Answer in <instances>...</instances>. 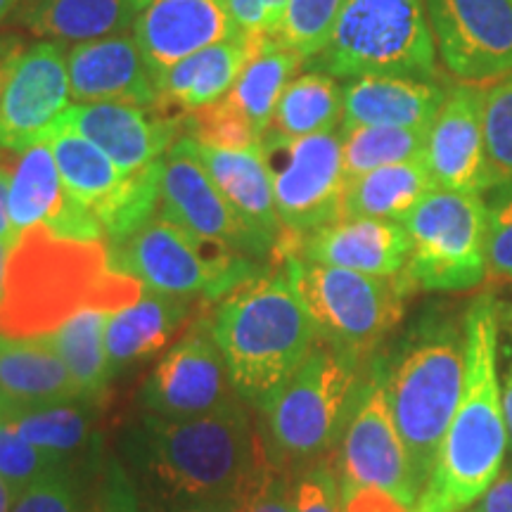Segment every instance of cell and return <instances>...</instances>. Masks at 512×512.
I'll list each match as a JSON object with an SVG mask.
<instances>
[{
    "mask_svg": "<svg viewBox=\"0 0 512 512\" xmlns=\"http://www.w3.org/2000/svg\"><path fill=\"white\" fill-rule=\"evenodd\" d=\"M204 299L176 297L145 290L136 304L107 316L105 354L110 375L136 366L143 358L157 354L178 332L188 330L197 313L204 309Z\"/></svg>",
    "mask_w": 512,
    "mask_h": 512,
    "instance_id": "cell-24",
    "label": "cell"
},
{
    "mask_svg": "<svg viewBox=\"0 0 512 512\" xmlns=\"http://www.w3.org/2000/svg\"><path fill=\"white\" fill-rule=\"evenodd\" d=\"M472 512H512V470H503Z\"/></svg>",
    "mask_w": 512,
    "mask_h": 512,
    "instance_id": "cell-46",
    "label": "cell"
},
{
    "mask_svg": "<svg viewBox=\"0 0 512 512\" xmlns=\"http://www.w3.org/2000/svg\"><path fill=\"white\" fill-rule=\"evenodd\" d=\"M501 328L508 332L510 339H512V299H510V302L501 304Z\"/></svg>",
    "mask_w": 512,
    "mask_h": 512,
    "instance_id": "cell-54",
    "label": "cell"
},
{
    "mask_svg": "<svg viewBox=\"0 0 512 512\" xmlns=\"http://www.w3.org/2000/svg\"><path fill=\"white\" fill-rule=\"evenodd\" d=\"M332 458L342 491L375 486L418 508L420 494L389 406L382 351L370 356L363 366L349 420Z\"/></svg>",
    "mask_w": 512,
    "mask_h": 512,
    "instance_id": "cell-12",
    "label": "cell"
},
{
    "mask_svg": "<svg viewBox=\"0 0 512 512\" xmlns=\"http://www.w3.org/2000/svg\"><path fill=\"white\" fill-rule=\"evenodd\" d=\"M67 69L76 102L157 105V74L147 64L136 36L119 34L76 43L67 53Z\"/></svg>",
    "mask_w": 512,
    "mask_h": 512,
    "instance_id": "cell-21",
    "label": "cell"
},
{
    "mask_svg": "<svg viewBox=\"0 0 512 512\" xmlns=\"http://www.w3.org/2000/svg\"><path fill=\"white\" fill-rule=\"evenodd\" d=\"M10 252H12V245H8V242H0V299H3V292H5V273H8Z\"/></svg>",
    "mask_w": 512,
    "mask_h": 512,
    "instance_id": "cell-53",
    "label": "cell"
},
{
    "mask_svg": "<svg viewBox=\"0 0 512 512\" xmlns=\"http://www.w3.org/2000/svg\"><path fill=\"white\" fill-rule=\"evenodd\" d=\"M311 72L358 76L437 74V48L425 0H347L328 46L306 60Z\"/></svg>",
    "mask_w": 512,
    "mask_h": 512,
    "instance_id": "cell-7",
    "label": "cell"
},
{
    "mask_svg": "<svg viewBox=\"0 0 512 512\" xmlns=\"http://www.w3.org/2000/svg\"><path fill=\"white\" fill-rule=\"evenodd\" d=\"M446 69L463 83L512 74V0H425Z\"/></svg>",
    "mask_w": 512,
    "mask_h": 512,
    "instance_id": "cell-15",
    "label": "cell"
},
{
    "mask_svg": "<svg viewBox=\"0 0 512 512\" xmlns=\"http://www.w3.org/2000/svg\"><path fill=\"white\" fill-rule=\"evenodd\" d=\"M261 155L271 176L275 209L283 226L278 245L304 238L342 219L347 190L342 131L287 138L268 128L261 138Z\"/></svg>",
    "mask_w": 512,
    "mask_h": 512,
    "instance_id": "cell-11",
    "label": "cell"
},
{
    "mask_svg": "<svg viewBox=\"0 0 512 512\" xmlns=\"http://www.w3.org/2000/svg\"><path fill=\"white\" fill-rule=\"evenodd\" d=\"M60 472L76 470L64 465L60 458L53 456V453L31 446L29 441H24L0 420V477L15 489L17 496L24 494L31 484L41 482V479L46 477L60 475Z\"/></svg>",
    "mask_w": 512,
    "mask_h": 512,
    "instance_id": "cell-38",
    "label": "cell"
},
{
    "mask_svg": "<svg viewBox=\"0 0 512 512\" xmlns=\"http://www.w3.org/2000/svg\"><path fill=\"white\" fill-rule=\"evenodd\" d=\"M159 214L197 238L238 249L256 261L273 256V247L240 219L211 181L200 157V145L188 133L164 155Z\"/></svg>",
    "mask_w": 512,
    "mask_h": 512,
    "instance_id": "cell-14",
    "label": "cell"
},
{
    "mask_svg": "<svg viewBox=\"0 0 512 512\" xmlns=\"http://www.w3.org/2000/svg\"><path fill=\"white\" fill-rule=\"evenodd\" d=\"M261 448L254 411L240 396L200 418L143 413L121 437L147 505L240 501Z\"/></svg>",
    "mask_w": 512,
    "mask_h": 512,
    "instance_id": "cell-1",
    "label": "cell"
},
{
    "mask_svg": "<svg viewBox=\"0 0 512 512\" xmlns=\"http://www.w3.org/2000/svg\"><path fill=\"white\" fill-rule=\"evenodd\" d=\"M98 399H76L53 406L0 411V420L31 446L53 453L64 465L86 477H98L107 463L102 439L95 432Z\"/></svg>",
    "mask_w": 512,
    "mask_h": 512,
    "instance_id": "cell-23",
    "label": "cell"
},
{
    "mask_svg": "<svg viewBox=\"0 0 512 512\" xmlns=\"http://www.w3.org/2000/svg\"><path fill=\"white\" fill-rule=\"evenodd\" d=\"M143 512H240L238 501H209V503H176V505H147L140 503Z\"/></svg>",
    "mask_w": 512,
    "mask_h": 512,
    "instance_id": "cell-48",
    "label": "cell"
},
{
    "mask_svg": "<svg viewBox=\"0 0 512 512\" xmlns=\"http://www.w3.org/2000/svg\"><path fill=\"white\" fill-rule=\"evenodd\" d=\"M43 143L53 150L64 192L93 216L117 195L128 178L98 145L60 121L46 133Z\"/></svg>",
    "mask_w": 512,
    "mask_h": 512,
    "instance_id": "cell-30",
    "label": "cell"
},
{
    "mask_svg": "<svg viewBox=\"0 0 512 512\" xmlns=\"http://www.w3.org/2000/svg\"><path fill=\"white\" fill-rule=\"evenodd\" d=\"M287 254L313 264L396 278L403 275L411 259V238L399 221L342 216L316 233L278 245L273 259Z\"/></svg>",
    "mask_w": 512,
    "mask_h": 512,
    "instance_id": "cell-19",
    "label": "cell"
},
{
    "mask_svg": "<svg viewBox=\"0 0 512 512\" xmlns=\"http://www.w3.org/2000/svg\"><path fill=\"white\" fill-rule=\"evenodd\" d=\"M200 157L207 166L211 181L221 190L230 207L238 211L240 219L261 240L273 247L275 254L283 226H280L278 209H275L273 185L264 155H261V143L238 147V150L200 145Z\"/></svg>",
    "mask_w": 512,
    "mask_h": 512,
    "instance_id": "cell-27",
    "label": "cell"
},
{
    "mask_svg": "<svg viewBox=\"0 0 512 512\" xmlns=\"http://www.w3.org/2000/svg\"><path fill=\"white\" fill-rule=\"evenodd\" d=\"M366 361L316 339L309 356L256 420L271 463L290 475L335 456Z\"/></svg>",
    "mask_w": 512,
    "mask_h": 512,
    "instance_id": "cell-6",
    "label": "cell"
},
{
    "mask_svg": "<svg viewBox=\"0 0 512 512\" xmlns=\"http://www.w3.org/2000/svg\"><path fill=\"white\" fill-rule=\"evenodd\" d=\"M273 261L285 266L318 337L361 361L375 356L384 339L399 328L408 297L415 292L406 275L377 278L292 254Z\"/></svg>",
    "mask_w": 512,
    "mask_h": 512,
    "instance_id": "cell-8",
    "label": "cell"
},
{
    "mask_svg": "<svg viewBox=\"0 0 512 512\" xmlns=\"http://www.w3.org/2000/svg\"><path fill=\"white\" fill-rule=\"evenodd\" d=\"M107 249L114 271L136 278L145 290L211 304L261 271L252 256L197 238L159 211L143 228Z\"/></svg>",
    "mask_w": 512,
    "mask_h": 512,
    "instance_id": "cell-9",
    "label": "cell"
},
{
    "mask_svg": "<svg viewBox=\"0 0 512 512\" xmlns=\"http://www.w3.org/2000/svg\"><path fill=\"white\" fill-rule=\"evenodd\" d=\"M287 477L294 512H344L342 486L332 456L299 467Z\"/></svg>",
    "mask_w": 512,
    "mask_h": 512,
    "instance_id": "cell-40",
    "label": "cell"
},
{
    "mask_svg": "<svg viewBox=\"0 0 512 512\" xmlns=\"http://www.w3.org/2000/svg\"><path fill=\"white\" fill-rule=\"evenodd\" d=\"M233 396L226 358L211 330V302L152 370L138 401L145 413L169 420L200 418Z\"/></svg>",
    "mask_w": 512,
    "mask_h": 512,
    "instance_id": "cell-13",
    "label": "cell"
},
{
    "mask_svg": "<svg viewBox=\"0 0 512 512\" xmlns=\"http://www.w3.org/2000/svg\"><path fill=\"white\" fill-rule=\"evenodd\" d=\"M211 330L226 358L233 392L254 413L271 406L318 339L280 261L214 302Z\"/></svg>",
    "mask_w": 512,
    "mask_h": 512,
    "instance_id": "cell-4",
    "label": "cell"
},
{
    "mask_svg": "<svg viewBox=\"0 0 512 512\" xmlns=\"http://www.w3.org/2000/svg\"><path fill=\"white\" fill-rule=\"evenodd\" d=\"M427 133L422 128L399 126H354L342 128L344 174L349 178L389 164L411 162L425 157Z\"/></svg>",
    "mask_w": 512,
    "mask_h": 512,
    "instance_id": "cell-35",
    "label": "cell"
},
{
    "mask_svg": "<svg viewBox=\"0 0 512 512\" xmlns=\"http://www.w3.org/2000/svg\"><path fill=\"white\" fill-rule=\"evenodd\" d=\"M268 36H235L176 62L157 76L159 110L174 117L226 98Z\"/></svg>",
    "mask_w": 512,
    "mask_h": 512,
    "instance_id": "cell-22",
    "label": "cell"
},
{
    "mask_svg": "<svg viewBox=\"0 0 512 512\" xmlns=\"http://www.w3.org/2000/svg\"><path fill=\"white\" fill-rule=\"evenodd\" d=\"M83 396L46 337L0 335V411L53 406Z\"/></svg>",
    "mask_w": 512,
    "mask_h": 512,
    "instance_id": "cell-26",
    "label": "cell"
},
{
    "mask_svg": "<svg viewBox=\"0 0 512 512\" xmlns=\"http://www.w3.org/2000/svg\"><path fill=\"white\" fill-rule=\"evenodd\" d=\"M86 512H143L136 482L117 458H107L93 484V498Z\"/></svg>",
    "mask_w": 512,
    "mask_h": 512,
    "instance_id": "cell-44",
    "label": "cell"
},
{
    "mask_svg": "<svg viewBox=\"0 0 512 512\" xmlns=\"http://www.w3.org/2000/svg\"><path fill=\"white\" fill-rule=\"evenodd\" d=\"M67 204L69 195L64 192L48 143H36L22 152H12L8 211L17 238L34 226H53Z\"/></svg>",
    "mask_w": 512,
    "mask_h": 512,
    "instance_id": "cell-29",
    "label": "cell"
},
{
    "mask_svg": "<svg viewBox=\"0 0 512 512\" xmlns=\"http://www.w3.org/2000/svg\"><path fill=\"white\" fill-rule=\"evenodd\" d=\"M240 512H294L290 496V477L278 470L261 448L259 463L240 494Z\"/></svg>",
    "mask_w": 512,
    "mask_h": 512,
    "instance_id": "cell-43",
    "label": "cell"
},
{
    "mask_svg": "<svg viewBox=\"0 0 512 512\" xmlns=\"http://www.w3.org/2000/svg\"><path fill=\"white\" fill-rule=\"evenodd\" d=\"M342 128L399 126L430 131L446 91L413 76H358L342 88Z\"/></svg>",
    "mask_w": 512,
    "mask_h": 512,
    "instance_id": "cell-25",
    "label": "cell"
},
{
    "mask_svg": "<svg viewBox=\"0 0 512 512\" xmlns=\"http://www.w3.org/2000/svg\"><path fill=\"white\" fill-rule=\"evenodd\" d=\"M164 157L147 164L145 169L133 171L121 185L117 195L102 207L98 221L105 233L107 245L126 240L159 211V192H162Z\"/></svg>",
    "mask_w": 512,
    "mask_h": 512,
    "instance_id": "cell-36",
    "label": "cell"
},
{
    "mask_svg": "<svg viewBox=\"0 0 512 512\" xmlns=\"http://www.w3.org/2000/svg\"><path fill=\"white\" fill-rule=\"evenodd\" d=\"M95 479L83 477L79 472L46 477L19 494L12 512H86L88 505H83V496L93 489Z\"/></svg>",
    "mask_w": 512,
    "mask_h": 512,
    "instance_id": "cell-42",
    "label": "cell"
},
{
    "mask_svg": "<svg viewBox=\"0 0 512 512\" xmlns=\"http://www.w3.org/2000/svg\"><path fill=\"white\" fill-rule=\"evenodd\" d=\"M24 50V43L19 41L15 36H0V95H3L5 83H8L10 69L15 60L19 57V53Z\"/></svg>",
    "mask_w": 512,
    "mask_h": 512,
    "instance_id": "cell-49",
    "label": "cell"
},
{
    "mask_svg": "<svg viewBox=\"0 0 512 512\" xmlns=\"http://www.w3.org/2000/svg\"><path fill=\"white\" fill-rule=\"evenodd\" d=\"M107 316L110 313L98 309L81 311L50 335H43L50 342V347L60 354L83 396L98 401L112 380L105 354Z\"/></svg>",
    "mask_w": 512,
    "mask_h": 512,
    "instance_id": "cell-34",
    "label": "cell"
},
{
    "mask_svg": "<svg viewBox=\"0 0 512 512\" xmlns=\"http://www.w3.org/2000/svg\"><path fill=\"white\" fill-rule=\"evenodd\" d=\"M17 3L19 0H0V22H3V19L8 17L12 10H15Z\"/></svg>",
    "mask_w": 512,
    "mask_h": 512,
    "instance_id": "cell-55",
    "label": "cell"
},
{
    "mask_svg": "<svg viewBox=\"0 0 512 512\" xmlns=\"http://www.w3.org/2000/svg\"><path fill=\"white\" fill-rule=\"evenodd\" d=\"M387 396L422 496L456 415L465 377L463 316L434 309L382 354Z\"/></svg>",
    "mask_w": 512,
    "mask_h": 512,
    "instance_id": "cell-5",
    "label": "cell"
},
{
    "mask_svg": "<svg viewBox=\"0 0 512 512\" xmlns=\"http://www.w3.org/2000/svg\"><path fill=\"white\" fill-rule=\"evenodd\" d=\"M434 188L437 185L432 181L425 157L382 166L363 176L349 178L342 216L401 221Z\"/></svg>",
    "mask_w": 512,
    "mask_h": 512,
    "instance_id": "cell-32",
    "label": "cell"
},
{
    "mask_svg": "<svg viewBox=\"0 0 512 512\" xmlns=\"http://www.w3.org/2000/svg\"><path fill=\"white\" fill-rule=\"evenodd\" d=\"M463 330V394L448 425L430 482L418 501L420 512H463L470 508L496 482L508 456L496 356L501 302L494 294L484 292L467 304Z\"/></svg>",
    "mask_w": 512,
    "mask_h": 512,
    "instance_id": "cell-2",
    "label": "cell"
},
{
    "mask_svg": "<svg viewBox=\"0 0 512 512\" xmlns=\"http://www.w3.org/2000/svg\"><path fill=\"white\" fill-rule=\"evenodd\" d=\"M133 36L159 76L185 57L242 34L228 0H152L138 12Z\"/></svg>",
    "mask_w": 512,
    "mask_h": 512,
    "instance_id": "cell-20",
    "label": "cell"
},
{
    "mask_svg": "<svg viewBox=\"0 0 512 512\" xmlns=\"http://www.w3.org/2000/svg\"><path fill=\"white\" fill-rule=\"evenodd\" d=\"M501 396H503L505 430H508V444H510V453H512V358H508V366H505V370H503Z\"/></svg>",
    "mask_w": 512,
    "mask_h": 512,
    "instance_id": "cell-50",
    "label": "cell"
},
{
    "mask_svg": "<svg viewBox=\"0 0 512 512\" xmlns=\"http://www.w3.org/2000/svg\"><path fill=\"white\" fill-rule=\"evenodd\" d=\"M145 287L110 266L107 242L57 238L46 226L19 235L0 299V335L43 337L81 311L117 313Z\"/></svg>",
    "mask_w": 512,
    "mask_h": 512,
    "instance_id": "cell-3",
    "label": "cell"
},
{
    "mask_svg": "<svg viewBox=\"0 0 512 512\" xmlns=\"http://www.w3.org/2000/svg\"><path fill=\"white\" fill-rule=\"evenodd\" d=\"M60 124L74 128L98 145L124 174H133L171 150L181 138L185 117L166 114L159 107L76 102L67 107Z\"/></svg>",
    "mask_w": 512,
    "mask_h": 512,
    "instance_id": "cell-18",
    "label": "cell"
},
{
    "mask_svg": "<svg viewBox=\"0 0 512 512\" xmlns=\"http://www.w3.org/2000/svg\"><path fill=\"white\" fill-rule=\"evenodd\" d=\"M486 202V273L512 283V183L491 188Z\"/></svg>",
    "mask_w": 512,
    "mask_h": 512,
    "instance_id": "cell-41",
    "label": "cell"
},
{
    "mask_svg": "<svg viewBox=\"0 0 512 512\" xmlns=\"http://www.w3.org/2000/svg\"><path fill=\"white\" fill-rule=\"evenodd\" d=\"M17 494H15V489H12V486L5 482L3 477H0V512H12V508H15V503H17Z\"/></svg>",
    "mask_w": 512,
    "mask_h": 512,
    "instance_id": "cell-52",
    "label": "cell"
},
{
    "mask_svg": "<svg viewBox=\"0 0 512 512\" xmlns=\"http://www.w3.org/2000/svg\"><path fill=\"white\" fill-rule=\"evenodd\" d=\"M10 150L0 147V242L17 245V233L12 230L10 211H8V188H10Z\"/></svg>",
    "mask_w": 512,
    "mask_h": 512,
    "instance_id": "cell-47",
    "label": "cell"
},
{
    "mask_svg": "<svg viewBox=\"0 0 512 512\" xmlns=\"http://www.w3.org/2000/svg\"><path fill=\"white\" fill-rule=\"evenodd\" d=\"M138 17L128 0H31L19 22L55 43H88L126 34Z\"/></svg>",
    "mask_w": 512,
    "mask_h": 512,
    "instance_id": "cell-28",
    "label": "cell"
},
{
    "mask_svg": "<svg viewBox=\"0 0 512 512\" xmlns=\"http://www.w3.org/2000/svg\"><path fill=\"white\" fill-rule=\"evenodd\" d=\"M259 3H261V8H264V15H266L268 29H271V36H275V31H278L280 22H283L290 0H259Z\"/></svg>",
    "mask_w": 512,
    "mask_h": 512,
    "instance_id": "cell-51",
    "label": "cell"
},
{
    "mask_svg": "<svg viewBox=\"0 0 512 512\" xmlns=\"http://www.w3.org/2000/svg\"><path fill=\"white\" fill-rule=\"evenodd\" d=\"M484 140L496 185L512 183V74L486 93Z\"/></svg>",
    "mask_w": 512,
    "mask_h": 512,
    "instance_id": "cell-39",
    "label": "cell"
},
{
    "mask_svg": "<svg viewBox=\"0 0 512 512\" xmlns=\"http://www.w3.org/2000/svg\"><path fill=\"white\" fill-rule=\"evenodd\" d=\"M344 512H420L418 508L401 503L399 498L375 486H358L342 491Z\"/></svg>",
    "mask_w": 512,
    "mask_h": 512,
    "instance_id": "cell-45",
    "label": "cell"
},
{
    "mask_svg": "<svg viewBox=\"0 0 512 512\" xmlns=\"http://www.w3.org/2000/svg\"><path fill=\"white\" fill-rule=\"evenodd\" d=\"M304 64V55L287 48L278 38L268 36L223 100L230 110L247 121L256 136L264 138V133L271 128L280 95Z\"/></svg>",
    "mask_w": 512,
    "mask_h": 512,
    "instance_id": "cell-31",
    "label": "cell"
},
{
    "mask_svg": "<svg viewBox=\"0 0 512 512\" xmlns=\"http://www.w3.org/2000/svg\"><path fill=\"white\" fill-rule=\"evenodd\" d=\"M344 100L335 76L306 72L294 76L280 95L271 131L287 138L318 136L335 131L342 119Z\"/></svg>",
    "mask_w": 512,
    "mask_h": 512,
    "instance_id": "cell-33",
    "label": "cell"
},
{
    "mask_svg": "<svg viewBox=\"0 0 512 512\" xmlns=\"http://www.w3.org/2000/svg\"><path fill=\"white\" fill-rule=\"evenodd\" d=\"M486 93L477 83H456L430 126L425 164L437 188L482 195L496 185L486 159Z\"/></svg>",
    "mask_w": 512,
    "mask_h": 512,
    "instance_id": "cell-17",
    "label": "cell"
},
{
    "mask_svg": "<svg viewBox=\"0 0 512 512\" xmlns=\"http://www.w3.org/2000/svg\"><path fill=\"white\" fill-rule=\"evenodd\" d=\"M69 98L72 88L62 43L43 41L24 48L0 95V147L22 152L43 143L67 112Z\"/></svg>",
    "mask_w": 512,
    "mask_h": 512,
    "instance_id": "cell-16",
    "label": "cell"
},
{
    "mask_svg": "<svg viewBox=\"0 0 512 512\" xmlns=\"http://www.w3.org/2000/svg\"><path fill=\"white\" fill-rule=\"evenodd\" d=\"M411 238L403 275L413 290L467 292L486 278V202L434 188L399 221Z\"/></svg>",
    "mask_w": 512,
    "mask_h": 512,
    "instance_id": "cell-10",
    "label": "cell"
},
{
    "mask_svg": "<svg viewBox=\"0 0 512 512\" xmlns=\"http://www.w3.org/2000/svg\"><path fill=\"white\" fill-rule=\"evenodd\" d=\"M128 3H131L133 8H136V12H140L143 8H147V5H150L152 0H128Z\"/></svg>",
    "mask_w": 512,
    "mask_h": 512,
    "instance_id": "cell-56",
    "label": "cell"
},
{
    "mask_svg": "<svg viewBox=\"0 0 512 512\" xmlns=\"http://www.w3.org/2000/svg\"><path fill=\"white\" fill-rule=\"evenodd\" d=\"M344 3L347 0H290L273 38L311 60L328 46Z\"/></svg>",
    "mask_w": 512,
    "mask_h": 512,
    "instance_id": "cell-37",
    "label": "cell"
}]
</instances>
